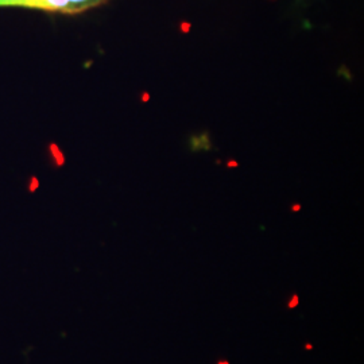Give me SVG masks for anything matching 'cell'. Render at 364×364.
<instances>
[{
	"label": "cell",
	"instance_id": "obj_1",
	"mask_svg": "<svg viewBox=\"0 0 364 364\" xmlns=\"http://www.w3.org/2000/svg\"><path fill=\"white\" fill-rule=\"evenodd\" d=\"M108 0H0V7H22L48 13L81 14L99 7Z\"/></svg>",
	"mask_w": 364,
	"mask_h": 364
},
{
	"label": "cell",
	"instance_id": "obj_2",
	"mask_svg": "<svg viewBox=\"0 0 364 364\" xmlns=\"http://www.w3.org/2000/svg\"><path fill=\"white\" fill-rule=\"evenodd\" d=\"M299 305V296H293L291 299H290V302L287 304V308L289 309H293V308H296Z\"/></svg>",
	"mask_w": 364,
	"mask_h": 364
},
{
	"label": "cell",
	"instance_id": "obj_3",
	"mask_svg": "<svg viewBox=\"0 0 364 364\" xmlns=\"http://www.w3.org/2000/svg\"><path fill=\"white\" fill-rule=\"evenodd\" d=\"M305 348H306V350H312V344H306V346H305Z\"/></svg>",
	"mask_w": 364,
	"mask_h": 364
},
{
	"label": "cell",
	"instance_id": "obj_4",
	"mask_svg": "<svg viewBox=\"0 0 364 364\" xmlns=\"http://www.w3.org/2000/svg\"><path fill=\"white\" fill-rule=\"evenodd\" d=\"M218 364H230V362H227V360H220Z\"/></svg>",
	"mask_w": 364,
	"mask_h": 364
}]
</instances>
